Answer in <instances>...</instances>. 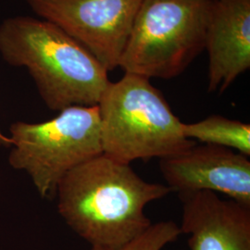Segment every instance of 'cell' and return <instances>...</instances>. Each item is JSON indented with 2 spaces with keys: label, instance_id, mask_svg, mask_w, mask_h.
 Instances as JSON below:
<instances>
[{
  "label": "cell",
  "instance_id": "obj_1",
  "mask_svg": "<svg viewBox=\"0 0 250 250\" xmlns=\"http://www.w3.org/2000/svg\"><path fill=\"white\" fill-rule=\"evenodd\" d=\"M130 166L104 154L74 168L59 184L58 210L74 232L93 248L117 250L152 225L145 208L170 194Z\"/></svg>",
  "mask_w": 250,
  "mask_h": 250
},
{
  "label": "cell",
  "instance_id": "obj_8",
  "mask_svg": "<svg viewBox=\"0 0 250 250\" xmlns=\"http://www.w3.org/2000/svg\"><path fill=\"white\" fill-rule=\"evenodd\" d=\"M209 93H224L250 68V0H212L207 26Z\"/></svg>",
  "mask_w": 250,
  "mask_h": 250
},
{
  "label": "cell",
  "instance_id": "obj_2",
  "mask_svg": "<svg viewBox=\"0 0 250 250\" xmlns=\"http://www.w3.org/2000/svg\"><path fill=\"white\" fill-rule=\"evenodd\" d=\"M0 55L27 69L46 107L97 106L110 81L107 69L62 29L45 20L16 16L0 24Z\"/></svg>",
  "mask_w": 250,
  "mask_h": 250
},
{
  "label": "cell",
  "instance_id": "obj_3",
  "mask_svg": "<svg viewBox=\"0 0 250 250\" xmlns=\"http://www.w3.org/2000/svg\"><path fill=\"white\" fill-rule=\"evenodd\" d=\"M98 107L102 154L114 161L161 160L197 143L184 135V123L146 77L125 72L109 83Z\"/></svg>",
  "mask_w": 250,
  "mask_h": 250
},
{
  "label": "cell",
  "instance_id": "obj_7",
  "mask_svg": "<svg viewBox=\"0 0 250 250\" xmlns=\"http://www.w3.org/2000/svg\"><path fill=\"white\" fill-rule=\"evenodd\" d=\"M167 187L180 196L200 191L221 193L250 207V161L238 152L201 144L160 160Z\"/></svg>",
  "mask_w": 250,
  "mask_h": 250
},
{
  "label": "cell",
  "instance_id": "obj_10",
  "mask_svg": "<svg viewBox=\"0 0 250 250\" xmlns=\"http://www.w3.org/2000/svg\"><path fill=\"white\" fill-rule=\"evenodd\" d=\"M183 134L190 140L226 147L250 157V125L221 115L184 124Z\"/></svg>",
  "mask_w": 250,
  "mask_h": 250
},
{
  "label": "cell",
  "instance_id": "obj_6",
  "mask_svg": "<svg viewBox=\"0 0 250 250\" xmlns=\"http://www.w3.org/2000/svg\"><path fill=\"white\" fill-rule=\"evenodd\" d=\"M38 16L62 29L107 72L119 68L143 0H26Z\"/></svg>",
  "mask_w": 250,
  "mask_h": 250
},
{
  "label": "cell",
  "instance_id": "obj_4",
  "mask_svg": "<svg viewBox=\"0 0 250 250\" xmlns=\"http://www.w3.org/2000/svg\"><path fill=\"white\" fill-rule=\"evenodd\" d=\"M212 0H143L119 68L171 79L205 49Z\"/></svg>",
  "mask_w": 250,
  "mask_h": 250
},
{
  "label": "cell",
  "instance_id": "obj_5",
  "mask_svg": "<svg viewBox=\"0 0 250 250\" xmlns=\"http://www.w3.org/2000/svg\"><path fill=\"white\" fill-rule=\"evenodd\" d=\"M9 138V165L26 172L41 197H54L68 172L102 154L99 107L72 106L43 123H14Z\"/></svg>",
  "mask_w": 250,
  "mask_h": 250
},
{
  "label": "cell",
  "instance_id": "obj_12",
  "mask_svg": "<svg viewBox=\"0 0 250 250\" xmlns=\"http://www.w3.org/2000/svg\"><path fill=\"white\" fill-rule=\"evenodd\" d=\"M0 146H10L9 135H6V134H4L1 131V129H0Z\"/></svg>",
  "mask_w": 250,
  "mask_h": 250
},
{
  "label": "cell",
  "instance_id": "obj_9",
  "mask_svg": "<svg viewBox=\"0 0 250 250\" xmlns=\"http://www.w3.org/2000/svg\"><path fill=\"white\" fill-rule=\"evenodd\" d=\"M191 250H250V207L210 191L180 196Z\"/></svg>",
  "mask_w": 250,
  "mask_h": 250
},
{
  "label": "cell",
  "instance_id": "obj_11",
  "mask_svg": "<svg viewBox=\"0 0 250 250\" xmlns=\"http://www.w3.org/2000/svg\"><path fill=\"white\" fill-rule=\"evenodd\" d=\"M182 232L177 224L171 221L152 224L141 235L117 250L91 248V250H161L168 244L175 241Z\"/></svg>",
  "mask_w": 250,
  "mask_h": 250
}]
</instances>
